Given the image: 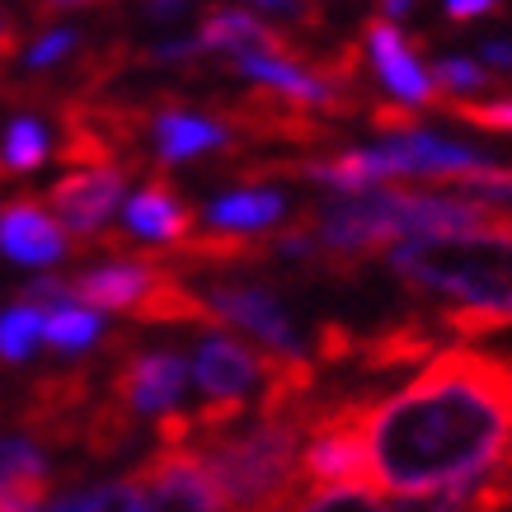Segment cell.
Here are the masks:
<instances>
[{"mask_svg": "<svg viewBox=\"0 0 512 512\" xmlns=\"http://www.w3.org/2000/svg\"><path fill=\"white\" fill-rule=\"evenodd\" d=\"M325 400H296L282 409H259L249 428H221V433L193 442L202 466L212 475L226 512H287L301 484V442L320 419Z\"/></svg>", "mask_w": 512, "mask_h": 512, "instance_id": "obj_1", "label": "cell"}, {"mask_svg": "<svg viewBox=\"0 0 512 512\" xmlns=\"http://www.w3.org/2000/svg\"><path fill=\"white\" fill-rule=\"evenodd\" d=\"M390 268L409 287L470 311H512V217L461 235H404Z\"/></svg>", "mask_w": 512, "mask_h": 512, "instance_id": "obj_2", "label": "cell"}, {"mask_svg": "<svg viewBox=\"0 0 512 512\" xmlns=\"http://www.w3.org/2000/svg\"><path fill=\"white\" fill-rule=\"evenodd\" d=\"M141 480V512H226L221 494L202 456L179 442H160L156 456H146V466L137 470Z\"/></svg>", "mask_w": 512, "mask_h": 512, "instance_id": "obj_3", "label": "cell"}, {"mask_svg": "<svg viewBox=\"0 0 512 512\" xmlns=\"http://www.w3.org/2000/svg\"><path fill=\"white\" fill-rule=\"evenodd\" d=\"M207 306L217 320L245 329L259 343H268L273 353H301V334H296L292 315L282 311V301L268 287H254V282H221L207 292Z\"/></svg>", "mask_w": 512, "mask_h": 512, "instance_id": "obj_4", "label": "cell"}, {"mask_svg": "<svg viewBox=\"0 0 512 512\" xmlns=\"http://www.w3.org/2000/svg\"><path fill=\"white\" fill-rule=\"evenodd\" d=\"M123 170L118 165H80L52 188V212L62 217L66 231L76 235H99L109 226V217L123 202Z\"/></svg>", "mask_w": 512, "mask_h": 512, "instance_id": "obj_5", "label": "cell"}, {"mask_svg": "<svg viewBox=\"0 0 512 512\" xmlns=\"http://www.w3.org/2000/svg\"><path fill=\"white\" fill-rule=\"evenodd\" d=\"M188 367L179 353H132L113 376V400L132 414H170L184 400Z\"/></svg>", "mask_w": 512, "mask_h": 512, "instance_id": "obj_6", "label": "cell"}, {"mask_svg": "<svg viewBox=\"0 0 512 512\" xmlns=\"http://www.w3.org/2000/svg\"><path fill=\"white\" fill-rule=\"evenodd\" d=\"M193 372H198V386L207 400H245L254 386H264L268 353H254L231 334H207Z\"/></svg>", "mask_w": 512, "mask_h": 512, "instance_id": "obj_7", "label": "cell"}, {"mask_svg": "<svg viewBox=\"0 0 512 512\" xmlns=\"http://www.w3.org/2000/svg\"><path fill=\"white\" fill-rule=\"evenodd\" d=\"M367 52H372V66L376 76L390 85V94L400 99V104H442V94H437V80L428 76L419 66V57H414V47L400 38V29H395V19H372L367 24Z\"/></svg>", "mask_w": 512, "mask_h": 512, "instance_id": "obj_8", "label": "cell"}, {"mask_svg": "<svg viewBox=\"0 0 512 512\" xmlns=\"http://www.w3.org/2000/svg\"><path fill=\"white\" fill-rule=\"evenodd\" d=\"M0 249H5L15 264L43 268V264H57L66 254V235L43 202L15 198V202L0 207Z\"/></svg>", "mask_w": 512, "mask_h": 512, "instance_id": "obj_9", "label": "cell"}, {"mask_svg": "<svg viewBox=\"0 0 512 512\" xmlns=\"http://www.w3.org/2000/svg\"><path fill=\"white\" fill-rule=\"evenodd\" d=\"M160 259L156 254H127V259H113V264L85 268L71 287H76L80 301H90L94 311H127L137 306L141 296L151 292V282L160 278Z\"/></svg>", "mask_w": 512, "mask_h": 512, "instance_id": "obj_10", "label": "cell"}, {"mask_svg": "<svg viewBox=\"0 0 512 512\" xmlns=\"http://www.w3.org/2000/svg\"><path fill=\"white\" fill-rule=\"evenodd\" d=\"M198 43H202V52H231V57H240V52H282V57H296L287 33H278L264 19H254L249 10H226V5L207 10V19H202V29H198Z\"/></svg>", "mask_w": 512, "mask_h": 512, "instance_id": "obj_11", "label": "cell"}, {"mask_svg": "<svg viewBox=\"0 0 512 512\" xmlns=\"http://www.w3.org/2000/svg\"><path fill=\"white\" fill-rule=\"evenodd\" d=\"M437 348H442L437 329L419 325V320H395V325L376 329V334H362L357 362L367 367V376H395V372H404L409 362L433 357Z\"/></svg>", "mask_w": 512, "mask_h": 512, "instance_id": "obj_12", "label": "cell"}, {"mask_svg": "<svg viewBox=\"0 0 512 512\" xmlns=\"http://www.w3.org/2000/svg\"><path fill=\"white\" fill-rule=\"evenodd\" d=\"M127 231L146 235L156 245H174L193 231V207L170 188V179H151L127 198Z\"/></svg>", "mask_w": 512, "mask_h": 512, "instance_id": "obj_13", "label": "cell"}, {"mask_svg": "<svg viewBox=\"0 0 512 512\" xmlns=\"http://www.w3.org/2000/svg\"><path fill=\"white\" fill-rule=\"evenodd\" d=\"M156 151L160 160H193L202 151H217L231 141V127L226 123H212L202 113H184V109H165L156 113Z\"/></svg>", "mask_w": 512, "mask_h": 512, "instance_id": "obj_14", "label": "cell"}, {"mask_svg": "<svg viewBox=\"0 0 512 512\" xmlns=\"http://www.w3.org/2000/svg\"><path fill=\"white\" fill-rule=\"evenodd\" d=\"M282 212H287V202L273 188H235V193H226V198H217L207 207V221H212V231L254 235V231H268Z\"/></svg>", "mask_w": 512, "mask_h": 512, "instance_id": "obj_15", "label": "cell"}, {"mask_svg": "<svg viewBox=\"0 0 512 512\" xmlns=\"http://www.w3.org/2000/svg\"><path fill=\"white\" fill-rule=\"evenodd\" d=\"M141 480L127 475V480H109L94 484V489H76V494H62L57 503H47L38 512H141Z\"/></svg>", "mask_w": 512, "mask_h": 512, "instance_id": "obj_16", "label": "cell"}, {"mask_svg": "<svg viewBox=\"0 0 512 512\" xmlns=\"http://www.w3.org/2000/svg\"><path fill=\"white\" fill-rule=\"evenodd\" d=\"M99 329H104V320H99L94 306L62 301V306L43 311V339L52 343V348H62V353H80V348H90V343L99 339Z\"/></svg>", "mask_w": 512, "mask_h": 512, "instance_id": "obj_17", "label": "cell"}, {"mask_svg": "<svg viewBox=\"0 0 512 512\" xmlns=\"http://www.w3.org/2000/svg\"><path fill=\"white\" fill-rule=\"evenodd\" d=\"M52 151V141H47V127L38 118H15L10 132H5V146H0V165L15 174H29L38 170Z\"/></svg>", "mask_w": 512, "mask_h": 512, "instance_id": "obj_18", "label": "cell"}, {"mask_svg": "<svg viewBox=\"0 0 512 512\" xmlns=\"http://www.w3.org/2000/svg\"><path fill=\"white\" fill-rule=\"evenodd\" d=\"M292 512H390L372 484H320L311 498H296Z\"/></svg>", "mask_w": 512, "mask_h": 512, "instance_id": "obj_19", "label": "cell"}, {"mask_svg": "<svg viewBox=\"0 0 512 512\" xmlns=\"http://www.w3.org/2000/svg\"><path fill=\"white\" fill-rule=\"evenodd\" d=\"M43 339V311L24 301V306H10V311L0 315V357H10V362H24L33 353V343Z\"/></svg>", "mask_w": 512, "mask_h": 512, "instance_id": "obj_20", "label": "cell"}, {"mask_svg": "<svg viewBox=\"0 0 512 512\" xmlns=\"http://www.w3.org/2000/svg\"><path fill=\"white\" fill-rule=\"evenodd\" d=\"M0 484H47L43 451L24 437H0Z\"/></svg>", "mask_w": 512, "mask_h": 512, "instance_id": "obj_21", "label": "cell"}, {"mask_svg": "<svg viewBox=\"0 0 512 512\" xmlns=\"http://www.w3.org/2000/svg\"><path fill=\"white\" fill-rule=\"evenodd\" d=\"M461 198H475V202H512V170H498V165H480V170L470 174H456V179H447Z\"/></svg>", "mask_w": 512, "mask_h": 512, "instance_id": "obj_22", "label": "cell"}, {"mask_svg": "<svg viewBox=\"0 0 512 512\" xmlns=\"http://www.w3.org/2000/svg\"><path fill=\"white\" fill-rule=\"evenodd\" d=\"M442 109L470 127H484V132H512V99H498V104H466V99H447V94H442Z\"/></svg>", "mask_w": 512, "mask_h": 512, "instance_id": "obj_23", "label": "cell"}, {"mask_svg": "<svg viewBox=\"0 0 512 512\" xmlns=\"http://www.w3.org/2000/svg\"><path fill=\"white\" fill-rule=\"evenodd\" d=\"M433 80L442 90H484L489 85V71L470 57H437L433 66Z\"/></svg>", "mask_w": 512, "mask_h": 512, "instance_id": "obj_24", "label": "cell"}, {"mask_svg": "<svg viewBox=\"0 0 512 512\" xmlns=\"http://www.w3.org/2000/svg\"><path fill=\"white\" fill-rule=\"evenodd\" d=\"M71 47H76V33H71V29H52V33H43V38H38V43L29 47V66H33V71H43V66L62 62Z\"/></svg>", "mask_w": 512, "mask_h": 512, "instance_id": "obj_25", "label": "cell"}, {"mask_svg": "<svg viewBox=\"0 0 512 512\" xmlns=\"http://www.w3.org/2000/svg\"><path fill=\"white\" fill-rule=\"evenodd\" d=\"M47 484H0V512H38Z\"/></svg>", "mask_w": 512, "mask_h": 512, "instance_id": "obj_26", "label": "cell"}, {"mask_svg": "<svg viewBox=\"0 0 512 512\" xmlns=\"http://www.w3.org/2000/svg\"><path fill=\"white\" fill-rule=\"evenodd\" d=\"M372 127L376 132H390V137H400V132H414L419 127V118L409 113V104H372Z\"/></svg>", "mask_w": 512, "mask_h": 512, "instance_id": "obj_27", "label": "cell"}, {"mask_svg": "<svg viewBox=\"0 0 512 512\" xmlns=\"http://www.w3.org/2000/svg\"><path fill=\"white\" fill-rule=\"evenodd\" d=\"M442 10H447L451 24H470V19H480V15H494L498 0H442Z\"/></svg>", "mask_w": 512, "mask_h": 512, "instance_id": "obj_28", "label": "cell"}, {"mask_svg": "<svg viewBox=\"0 0 512 512\" xmlns=\"http://www.w3.org/2000/svg\"><path fill=\"white\" fill-rule=\"evenodd\" d=\"M198 52H202V43H198V33H193V38H174V43H160L151 57H156V62H188V57H198Z\"/></svg>", "mask_w": 512, "mask_h": 512, "instance_id": "obj_29", "label": "cell"}, {"mask_svg": "<svg viewBox=\"0 0 512 512\" xmlns=\"http://www.w3.org/2000/svg\"><path fill=\"white\" fill-rule=\"evenodd\" d=\"M15 38H19V24L10 19V10H0V62L15 57Z\"/></svg>", "mask_w": 512, "mask_h": 512, "instance_id": "obj_30", "label": "cell"}, {"mask_svg": "<svg viewBox=\"0 0 512 512\" xmlns=\"http://www.w3.org/2000/svg\"><path fill=\"white\" fill-rule=\"evenodd\" d=\"M480 57H484L489 66H503V71H508V66H512V43L494 38V43H484V47H480Z\"/></svg>", "mask_w": 512, "mask_h": 512, "instance_id": "obj_31", "label": "cell"}, {"mask_svg": "<svg viewBox=\"0 0 512 512\" xmlns=\"http://www.w3.org/2000/svg\"><path fill=\"white\" fill-rule=\"evenodd\" d=\"M184 5H188V0H146V15H151V19H174Z\"/></svg>", "mask_w": 512, "mask_h": 512, "instance_id": "obj_32", "label": "cell"}, {"mask_svg": "<svg viewBox=\"0 0 512 512\" xmlns=\"http://www.w3.org/2000/svg\"><path fill=\"white\" fill-rule=\"evenodd\" d=\"M409 10H414V0H381V15L386 19H404Z\"/></svg>", "mask_w": 512, "mask_h": 512, "instance_id": "obj_33", "label": "cell"}, {"mask_svg": "<svg viewBox=\"0 0 512 512\" xmlns=\"http://www.w3.org/2000/svg\"><path fill=\"white\" fill-rule=\"evenodd\" d=\"M47 10H76V5H94V0H43Z\"/></svg>", "mask_w": 512, "mask_h": 512, "instance_id": "obj_34", "label": "cell"}, {"mask_svg": "<svg viewBox=\"0 0 512 512\" xmlns=\"http://www.w3.org/2000/svg\"><path fill=\"white\" fill-rule=\"evenodd\" d=\"M259 5H292V0H259Z\"/></svg>", "mask_w": 512, "mask_h": 512, "instance_id": "obj_35", "label": "cell"}]
</instances>
